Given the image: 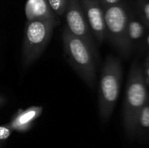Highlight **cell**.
<instances>
[{
  "label": "cell",
  "mask_w": 149,
  "mask_h": 148,
  "mask_svg": "<svg viewBox=\"0 0 149 148\" xmlns=\"http://www.w3.org/2000/svg\"><path fill=\"white\" fill-rule=\"evenodd\" d=\"M64 50L71 66L90 88L94 89L98 55L81 38L73 34L67 26L63 31Z\"/></svg>",
  "instance_id": "1"
},
{
  "label": "cell",
  "mask_w": 149,
  "mask_h": 148,
  "mask_svg": "<svg viewBox=\"0 0 149 148\" xmlns=\"http://www.w3.org/2000/svg\"><path fill=\"white\" fill-rule=\"evenodd\" d=\"M122 68L119 58L107 57L103 66L99 86V115L103 123L110 119L120 91Z\"/></svg>",
  "instance_id": "2"
},
{
  "label": "cell",
  "mask_w": 149,
  "mask_h": 148,
  "mask_svg": "<svg viewBox=\"0 0 149 148\" xmlns=\"http://www.w3.org/2000/svg\"><path fill=\"white\" fill-rule=\"evenodd\" d=\"M148 99L144 74L140 65L135 62L130 72L123 107L124 123L129 133L136 131L138 114Z\"/></svg>",
  "instance_id": "3"
},
{
  "label": "cell",
  "mask_w": 149,
  "mask_h": 148,
  "mask_svg": "<svg viewBox=\"0 0 149 148\" xmlns=\"http://www.w3.org/2000/svg\"><path fill=\"white\" fill-rule=\"evenodd\" d=\"M56 25V20H33L26 23L22 49L23 69L29 68L40 57Z\"/></svg>",
  "instance_id": "4"
},
{
  "label": "cell",
  "mask_w": 149,
  "mask_h": 148,
  "mask_svg": "<svg viewBox=\"0 0 149 148\" xmlns=\"http://www.w3.org/2000/svg\"><path fill=\"white\" fill-rule=\"evenodd\" d=\"M106 33L113 46L123 56L127 57L132 49V42L128 36V15L120 5H110L104 11Z\"/></svg>",
  "instance_id": "5"
},
{
  "label": "cell",
  "mask_w": 149,
  "mask_h": 148,
  "mask_svg": "<svg viewBox=\"0 0 149 148\" xmlns=\"http://www.w3.org/2000/svg\"><path fill=\"white\" fill-rule=\"evenodd\" d=\"M65 12L68 30L75 36L82 39L94 53L98 55L93 34L90 31L79 0H68Z\"/></svg>",
  "instance_id": "6"
},
{
  "label": "cell",
  "mask_w": 149,
  "mask_h": 148,
  "mask_svg": "<svg viewBox=\"0 0 149 148\" xmlns=\"http://www.w3.org/2000/svg\"><path fill=\"white\" fill-rule=\"evenodd\" d=\"M83 12L93 36L99 44L107 36L104 12L95 0H81Z\"/></svg>",
  "instance_id": "7"
},
{
  "label": "cell",
  "mask_w": 149,
  "mask_h": 148,
  "mask_svg": "<svg viewBox=\"0 0 149 148\" xmlns=\"http://www.w3.org/2000/svg\"><path fill=\"white\" fill-rule=\"evenodd\" d=\"M42 110L43 108L41 106H32L25 110H19L7 125L13 131H26L41 115Z\"/></svg>",
  "instance_id": "8"
},
{
  "label": "cell",
  "mask_w": 149,
  "mask_h": 148,
  "mask_svg": "<svg viewBox=\"0 0 149 148\" xmlns=\"http://www.w3.org/2000/svg\"><path fill=\"white\" fill-rule=\"evenodd\" d=\"M26 15L29 20H56L47 0H28Z\"/></svg>",
  "instance_id": "9"
},
{
  "label": "cell",
  "mask_w": 149,
  "mask_h": 148,
  "mask_svg": "<svg viewBox=\"0 0 149 148\" xmlns=\"http://www.w3.org/2000/svg\"><path fill=\"white\" fill-rule=\"evenodd\" d=\"M127 32L130 40L132 42V41L138 40L142 37L144 33V28L140 22L132 20L128 22Z\"/></svg>",
  "instance_id": "10"
},
{
  "label": "cell",
  "mask_w": 149,
  "mask_h": 148,
  "mask_svg": "<svg viewBox=\"0 0 149 148\" xmlns=\"http://www.w3.org/2000/svg\"><path fill=\"white\" fill-rule=\"evenodd\" d=\"M141 127L144 129H149V100L148 99L145 105L140 111L137 120V129Z\"/></svg>",
  "instance_id": "11"
},
{
  "label": "cell",
  "mask_w": 149,
  "mask_h": 148,
  "mask_svg": "<svg viewBox=\"0 0 149 148\" xmlns=\"http://www.w3.org/2000/svg\"><path fill=\"white\" fill-rule=\"evenodd\" d=\"M50 8L58 15L62 16L65 13L68 0H47Z\"/></svg>",
  "instance_id": "12"
},
{
  "label": "cell",
  "mask_w": 149,
  "mask_h": 148,
  "mask_svg": "<svg viewBox=\"0 0 149 148\" xmlns=\"http://www.w3.org/2000/svg\"><path fill=\"white\" fill-rule=\"evenodd\" d=\"M12 131L13 130L9 127L8 125L0 126V141L7 139L11 135Z\"/></svg>",
  "instance_id": "13"
},
{
  "label": "cell",
  "mask_w": 149,
  "mask_h": 148,
  "mask_svg": "<svg viewBox=\"0 0 149 148\" xmlns=\"http://www.w3.org/2000/svg\"><path fill=\"white\" fill-rule=\"evenodd\" d=\"M143 12L144 17L146 21L149 24V3H146L143 7Z\"/></svg>",
  "instance_id": "14"
},
{
  "label": "cell",
  "mask_w": 149,
  "mask_h": 148,
  "mask_svg": "<svg viewBox=\"0 0 149 148\" xmlns=\"http://www.w3.org/2000/svg\"><path fill=\"white\" fill-rule=\"evenodd\" d=\"M145 75L146 76L144 77V78H145L146 84L149 85V68H148V67H146V68Z\"/></svg>",
  "instance_id": "15"
},
{
  "label": "cell",
  "mask_w": 149,
  "mask_h": 148,
  "mask_svg": "<svg viewBox=\"0 0 149 148\" xmlns=\"http://www.w3.org/2000/svg\"><path fill=\"white\" fill-rule=\"evenodd\" d=\"M119 0H105V1H106L108 4H109V6L114 5L115 4L119 2Z\"/></svg>",
  "instance_id": "16"
},
{
  "label": "cell",
  "mask_w": 149,
  "mask_h": 148,
  "mask_svg": "<svg viewBox=\"0 0 149 148\" xmlns=\"http://www.w3.org/2000/svg\"><path fill=\"white\" fill-rule=\"evenodd\" d=\"M6 102H7V100H6L5 97L0 95V107H1V106L4 105L6 103Z\"/></svg>",
  "instance_id": "17"
},
{
  "label": "cell",
  "mask_w": 149,
  "mask_h": 148,
  "mask_svg": "<svg viewBox=\"0 0 149 148\" xmlns=\"http://www.w3.org/2000/svg\"><path fill=\"white\" fill-rule=\"evenodd\" d=\"M146 67L149 68V56H148V59H147V60H146Z\"/></svg>",
  "instance_id": "18"
},
{
  "label": "cell",
  "mask_w": 149,
  "mask_h": 148,
  "mask_svg": "<svg viewBox=\"0 0 149 148\" xmlns=\"http://www.w3.org/2000/svg\"><path fill=\"white\" fill-rule=\"evenodd\" d=\"M147 41H148V45H149V36H148V40H147Z\"/></svg>",
  "instance_id": "19"
}]
</instances>
